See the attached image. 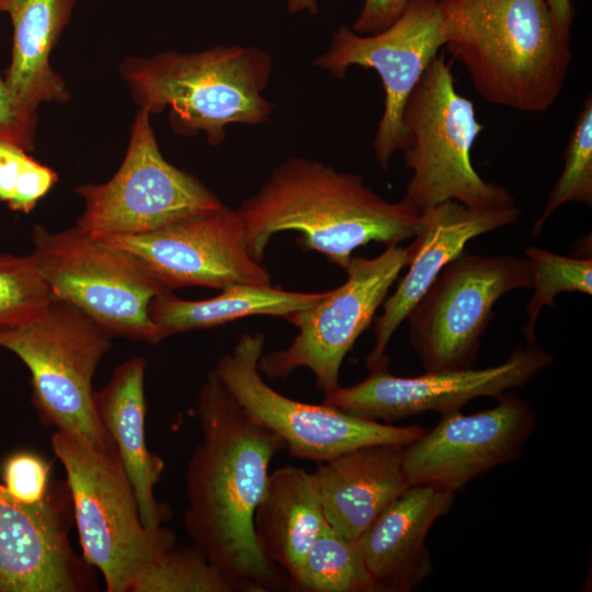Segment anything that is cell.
Masks as SVG:
<instances>
[{
	"label": "cell",
	"instance_id": "obj_1",
	"mask_svg": "<svg viewBox=\"0 0 592 592\" xmlns=\"http://www.w3.org/2000/svg\"><path fill=\"white\" fill-rule=\"evenodd\" d=\"M202 439L185 471L184 528L235 592L288 587L258 546L253 514L283 440L249 419L214 372L196 403Z\"/></svg>",
	"mask_w": 592,
	"mask_h": 592
},
{
	"label": "cell",
	"instance_id": "obj_2",
	"mask_svg": "<svg viewBox=\"0 0 592 592\" xmlns=\"http://www.w3.org/2000/svg\"><path fill=\"white\" fill-rule=\"evenodd\" d=\"M237 212L254 260H263L276 232L295 230L304 250L323 254L344 271L356 248L372 241L398 246L414 237L421 223V212L405 197L388 202L360 175L299 157L274 168Z\"/></svg>",
	"mask_w": 592,
	"mask_h": 592
},
{
	"label": "cell",
	"instance_id": "obj_3",
	"mask_svg": "<svg viewBox=\"0 0 592 592\" xmlns=\"http://www.w3.org/2000/svg\"><path fill=\"white\" fill-rule=\"evenodd\" d=\"M443 47L492 104L544 112L561 92L570 42L546 0H439Z\"/></svg>",
	"mask_w": 592,
	"mask_h": 592
},
{
	"label": "cell",
	"instance_id": "obj_4",
	"mask_svg": "<svg viewBox=\"0 0 592 592\" xmlns=\"http://www.w3.org/2000/svg\"><path fill=\"white\" fill-rule=\"evenodd\" d=\"M271 71L266 52L238 45L127 57L119 66L139 109L150 115L168 110L175 133L202 132L212 146L225 140L230 124L255 126L269 121L274 106L262 92Z\"/></svg>",
	"mask_w": 592,
	"mask_h": 592
},
{
	"label": "cell",
	"instance_id": "obj_5",
	"mask_svg": "<svg viewBox=\"0 0 592 592\" xmlns=\"http://www.w3.org/2000/svg\"><path fill=\"white\" fill-rule=\"evenodd\" d=\"M50 443L66 474L84 561L101 572L107 592H130L143 570L175 543L174 534L144 525L116 449L60 431Z\"/></svg>",
	"mask_w": 592,
	"mask_h": 592
},
{
	"label": "cell",
	"instance_id": "obj_6",
	"mask_svg": "<svg viewBox=\"0 0 592 592\" xmlns=\"http://www.w3.org/2000/svg\"><path fill=\"white\" fill-rule=\"evenodd\" d=\"M402 121L410 136L405 160L412 171L405 198L417 209L446 201L478 209L515 205L506 187L485 181L474 169L470 151L483 126L473 102L456 90L443 54L408 98Z\"/></svg>",
	"mask_w": 592,
	"mask_h": 592
},
{
	"label": "cell",
	"instance_id": "obj_7",
	"mask_svg": "<svg viewBox=\"0 0 592 592\" xmlns=\"http://www.w3.org/2000/svg\"><path fill=\"white\" fill-rule=\"evenodd\" d=\"M113 337L77 307L53 300L35 321L0 329V348L31 375L39 420L99 449H115L94 408L92 380Z\"/></svg>",
	"mask_w": 592,
	"mask_h": 592
},
{
	"label": "cell",
	"instance_id": "obj_8",
	"mask_svg": "<svg viewBox=\"0 0 592 592\" xmlns=\"http://www.w3.org/2000/svg\"><path fill=\"white\" fill-rule=\"evenodd\" d=\"M33 258L53 300L68 303L113 338L156 344L166 339L149 304L170 292L134 254L73 226L52 232L36 225Z\"/></svg>",
	"mask_w": 592,
	"mask_h": 592
},
{
	"label": "cell",
	"instance_id": "obj_9",
	"mask_svg": "<svg viewBox=\"0 0 592 592\" xmlns=\"http://www.w3.org/2000/svg\"><path fill=\"white\" fill-rule=\"evenodd\" d=\"M263 349V333L241 334L213 372L243 413L277 434L292 457L323 463L366 445L406 446L425 432L421 425L377 422L323 402H301L282 395L265 383L259 371Z\"/></svg>",
	"mask_w": 592,
	"mask_h": 592
},
{
	"label": "cell",
	"instance_id": "obj_10",
	"mask_svg": "<svg viewBox=\"0 0 592 592\" xmlns=\"http://www.w3.org/2000/svg\"><path fill=\"white\" fill-rule=\"evenodd\" d=\"M532 285L527 258L464 251L449 262L407 318L411 346L425 371L473 367L496 303Z\"/></svg>",
	"mask_w": 592,
	"mask_h": 592
},
{
	"label": "cell",
	"instance_id": "obj_11",
	"mask_svg": "<svg viewBox=\"0 0 592 592\" xmlns=\"http://www.w3.org/2000/svg\"><path fill=\"white\" fill-rule=\"evenodd\" d=\"M75 193L84 203L76 227L89 234H145L223 205L201 180L163 158L150 114L141 109L116 173Z\"/></svg>",
	"mask_w": 592,
	"mask_h": 592
},
{
	"label": "cell",
	"instance_id": "obj_12",
	"mask_svg": "<svg viewBox=\"0 0 592 592\" xmlns=\"http://www.w3.org/2000/svg\"><path fill=\"white\" fill-rule=\"evenodd\" d=\"M407 264V249L399 246H389L375 258L352 257L342 285L327 291L316 304L284 317L298 333L287 348L262 354L259 371L274 379L305 367L323 395L335 390L345 355L369 327Z\"/></svg>",
	"mask_w": 592,
	"mask_h": 592
},
{
	"label": "cell",
	"instance_id": "obj_13",
	"mask_svg": "<svg viewBox=\"0 0 592 592\" xmlns=\"http://www.w3.org/2000/svg\"><path fill=\"white\" fill-rule=\"evenodd\" d=\"M443 43L439 0H411L401 15L378 33L363 36L340 26L328 50L314 61L337 79L344 78L353 66L378 73L385 98L373 149L385 171L394 153L410 145L402 121L405 105Z\"/></svg>",
	"mask_w": 592,
	"mask_h": 592
},
{
	"label": "cell",
	"instance_id": "obj_14",
	"mask_svg": "<svg viewBox=\"0 0 592 592\" xmlns=\"http://www.w3.org/2000/svg\"><path fill=\"white\" fill-rule=\"evenodd\" d=\"M91 235L136 255L170 292L189 286L272 285L267 269L249 252L242 218L224 204L145 234Z\"/></svg>",
	"mask_w": 592,
	"mask_h": 592
},
{
	"label": "cell",
	"instance_id": "obj_15",
	"mask_svg": "<svg viewBox=\"0 0 592 592\" xmlns=\"http://www.w3.org/2000/svg\"><path fill=\"white\" fill-rule=\"evenodd\" d=\"M553 360L551 353L533 343L515 348L502 363L485 368L425 371L412 377L396 376L383 368L355 385L339 386L325 395L323 403L384 423L428 411L444 414L459 410L474 398L496 397L525 386Z\"/></svg>",
	"mask_w": 592,
	"mask_h": 592
},
{
	"label": "cell",
	"instance_id": "obj_16",
	"mask_svg": "<svg viewBox=\"0 0 592 592\" xmlns=\"http://www.w3.org/2000/svg\"><path fill=\"white\" fill-rule=\"evenodd\" d=\"M497 405L473 414L454 410L402 448L410 486L454 492L488 470L520 457L536 426L530 403L505 391Z\"/></svg>",
	"mask_w": 592,
	"mask_h": 592
},
{
	"label": "cell",
	"instance_id": "obj_17",
	"mask_svg": "<svg viewBox=\"0 0 592 592\" xmlns=\"http://www.w3.org/2000/svg\"><path fill=\"white\" fill-rule=\"evenodd\" d=\"M520 216L516 205L478 209L456 201H446L421 212L414 240L406 248L409 269L395 293L383 303V315L376 320L375 344L365 358L369 372L387 368V348L398 327L442 270L465 251L467 242L509 226Z\"/></svg>",
	"mask_w": 592,
	"mask_h": 592
},
{
	"label": "cell",
	"instance_id": "obj_18",
	"mask_svg": "<svg viewBox=\"0 0 592 592\" xmlns=\"http://www.w3.org/2000/svg\"><path fill=\"white\" fill-rule=\"evenodd\" d=\"M453 499L451 491L410 486L357 539L377 592H409L430 576L425 539Z\"/></svg>",
	"mask_w": 592,
	"mask_h": 592
},
{
	"label": "cell",
	"instance_id": "obj_19",
	"mask_svg": "<svg viewBox=\"0 0 592 592\" xmlns=\"http://www.w3.org/2000/svg\"><path fill=\"white\" fill-rule=\"evenodd\" d=\"M71 512L52 488L36 503L14 500L0 478V592H35L64 569L71 551Z\"/></svg>",
	"mask_w": 592,
	"mask_h": 592
},
{
	"label": "cell",
	"instance_id": "obj_20",
	"mask_svg": "<svg viewBox=\"0 0 592 592\" xmlns=\"http://www.w3.org/2000/svg\"><path fill=\"white\" fill-rule=\"evenodd\" d=\"M401 445L373 444L318 463L312 471L325 517L343 537L357 540L409 487Z\"/></svg>",
	"mask_w": 592,
	"mask_h": 592
},
{
	"label": "cell",
	"instance_id": "obj_21",
	"mask_svg": "<svg viewBox=\"0 0 592 592\" xmlns=\"http://www.w3.org/2000/svg\"><path fill=\"white\" fill-rule=\"evenodd\" d=\"M145 372L146 362L141 357L124 362L103 388L94 390L93 401L133 487L141 521L148 530L158 531L169 510L155 494L164 463L147 444Z\"/></svg>",
	"mask_w": 592,
	"mask_h": 592
},
{
	"label": "cell",
	"instance_id": "obj_22",
	"mask_svg": "<svg viewBox=\"0 0 592 592\" xmlns=\"http://www.w3.org/2000/svg\"><path fill=\"white\" fill-rule=\"evenodd\" d=\"M327 525L312 473L283 466L269 474L253 514L254 536L288 580Z\"/></svg>",
	"mask_w": 592,
	"mask_h": 592
},
{
	"label": "cell",
	"instance_id": "obj_23",
	"mask_svg": "<svg viewBox=\"0 0 592 592\" xmlns=\"http://www.w3.org/2000/svg\"><path fill=\"white\" fill-rule=\"evenodd\" d=\"M77 0H0V15L10 16L13 36L11 59L3 76L13 92L29 106L66 103L65 80L49 58L69 24Z\"/></svg>",
	"mask_w": 592,
	"mask_h": 592
},
{
	"label": "cell",
	"instance_id": "obj_24",
	"mask_svg": "<svg viewBox=\"0 0 592 592\" xmlns=\"http://www.w3.org/2000/svg\"><path fill=\"white\" fill-rule=\"evenodd\" d=\"M215 297L186 300L167 292L149 304V316L164 338L172 334L220 326L239 318L264 315L286 317L320 300L322 293H300L273 285L234 284Z\"/></svg>",
	"mask_w": 592,
	"mask_h": 592
},
{
	"label": "cell",
	"instance_id": "obj_25",
	"mask_svg": "<svg viewBox=\"0 0 592 592\" xmlns=\"http://www.w3.org/2000/svg\"><path fill=\"white\" fill-rule=\"evenodd\" d=\"M288 587L301 592H377L357 540L329 524L315 539Z\"/></svg>",
	"mask_w": 592,
	"mask_h": 592
},
{
	"label": "cell",
	"instance_id": "obj_26",
	"mask_svg": "<svg viewBox=\"0 0 592 592\" xmlns=\"http://www.w3.org/2000/svg\"><path fill=\"white\" fill-rule=\"evenodd\" d=\"M130 592H235L196 546L175 543L138 576Z\"/></svg>",
	"mask_w": 592,
	"mask_h": 592
},
{
	"label": "cell",
	"instance_id": "obj_27",
	"mask_svg": "<svg viewBox=\"0 0 592 592\" xmlns=\"http://www.w3.org/2000/svg\"><path fill=\"white\" fill-rule=\"evenodd\" d=\"M524 253L532 265L534 294L526 307L527 323L522 332L526 344H533L540 310L555 307L558 294H592V260L566 257L537 247H528Z\"/></svg>",
	"mask_w": 592,
	"mask_h": 592
},
{
	"label": "cell",
	"instance_id": "obj_28",
	"mask_svg": "<svg viewBox=\"0 0 592 592\" xmlns=\"http://www.w3.org/2000/svg\"><path fill=\"white\" fill-rule=\"evenodd\" d=\"M563 169L553 186L547 203L535 220L536 237L547 219L563 204L579 202L592 205V99L584 100L563 155Z\"/></svg>",
	"mask_w": 592,
	"mask_h": 592
},
{
	"label": "cell",
	"instance_id": "obj_29",
	"mask_svg": "<svg viewBox=\"0 0 592 592\" xmlns=\"http://www.w3.org/2000/svg\"><path fill=\"white\" fill-rule=\"evenodd\" d=\"M53 301L33 258L0 253V329L41 318Z\"/></svg>",
	"mask_w": 592,
	"mask_h": 592
},
{
	"label": "cell",
	"instance_id": "obj_30",
	"mask_svg": "<svg viewBox=\"0 0 592 592\" xmlns=\"http://www.w3.org/2000/svg\"><path fill=\"white\" fill-rule=\"evenodd\" d=\"M58 175L19 145L0 138V202L30 213L57 183Z\"/></svg>",
	"mask_w": 592,
	"mask_h": 592
},
{
	"label": "cell",
	"instance_id": "obj_31",
	"mask_svg": "<svg viewBox=\"0 0 592 592\" xmlns=\"http://www.w3.org/2000/svg\"><path fill=\"white\" fill-rule=\"evenodd\" d=\"M50 465L32 452L10 455L0 468L1 481L16 501L31 504L42 501L48 493Z\"/></svg>",
	"mask_w": 592,
	"mask_h": 592
},
{
	"label": "cell",
	"instance_id": "obj_32",
	"mask_svg": "<svg viewBox=\"0 0 592 592\" xmlns=\"http://www.w3.org/2000/svg\"><path fill=\"white\" fill-rule=\"evenodd\" d=\"M37 123V110L24 103L0 73V138L33 152Z\"/></svg>",
	"mask_w": 592,
	"mask_h": 592
},
{
	"label": "cell",
	"instance_id": "obj_33",
	"mask_svg": "<svg viewBox=\"0 0 592 592\" xmlns=\"http://www.w3.org/2000/svg\"><path fill=\"white\" fill-rule=\"evenodd\" d=\"M411 0H364L352 30L358 34H375L392 24Z\"/></svg>",
	"mask_w": 592,
	"mask_h": 592
},
{
	"label": "cell",
	"instance_id": "obj_34",
	"mask_svg": "<svg viewBox=\"0 0 592 592\" xmlns=\"http://www.w3.org/2000/svg\"><path fill=\"white\" fill-rule=\"evenodd\" d=\"M553 23L558 35L570 42L572 22L576 9L571 0H546Z\"/></svg>",
	"mask_w": 592,
	"mask_h": 592
},
{
	"label": "cell",
	"instance_id": "obj_35",
	"mask_svg": "<svg viewBox=\"0 0 592 592\" xmlns=\"http://www.w3.org/2000/svg\"><path fill=\"white\" fill-rule=\"evenodd\" d=\"M286 9L288 13L296 14L300 12H308L309 14H317L318 2L317 0H287Z\"/></svg>",
	"mask_w": 592,
	"mask_h": 592
}]
</instances>
